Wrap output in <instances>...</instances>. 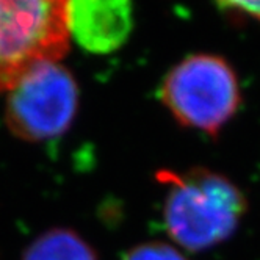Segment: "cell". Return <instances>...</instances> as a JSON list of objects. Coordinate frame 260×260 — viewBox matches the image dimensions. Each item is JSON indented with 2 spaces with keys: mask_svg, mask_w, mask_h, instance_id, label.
Wrapping results in <instances>:
<instances>
[{
  "mask_svg": "<svg viewBox=\"0 0 260 260\" xmlns=\"http://www.w3.org/2000/svg\"><path fill=\"white\" fill-rule=\"evenodd\" d=\"M22 260H96V254L74 231L52 229L33 241Z\"/></svg>",
  "mask_w": 260,
  "mask_h": 260,
  "instance_id": "6",
  "label": "cell"
},
{
  "mask_svg": "<svg viewBox=\"0 0 260 260\" xmlns=\"http://www.w3.org/2000/svg\"><path fill=\"white\" fill-rule=\"evenodd\" d=\"M69 0H0V91L69 49Z\"/></svg>",
  "mask_w": 260,
  "mask_h": 260,
  "instance_id": "2",
  "label": "cell"
},
{
  "mask_svg": "<svg viewBox=\"0 0 260 260\" xmlns=\"http://www.w3.org/2000/svg\"><path fill=\"white\" fill-rule=\"evenodd\" d=\"M79 88L72 74L58 61L31 68L10 91L5 122L24 141H46L60 137L76 118Z\"/></svg>",
  "mask_w": 260,
  "mask_h": 260,
  "instance_id": "4",
  "label": "cell"
},
{
  "mask_svg": "<svg viewBox=\"0 0 260 260\" xmlns=\"http://www.w3.org/2000/svg\"><path fill=\"white\" fill-rule=\"evenodd\" d=\"M124 260H187L176 248L161 241L138 245L130 251Z\"/></svg>",
  "mask_w": 260,
  "mask_h": 260,
  "instance_id": "7",
  "label": "cell"
},
{
  "mask_svg": "<svg viewBox=\"0 0 260 260\" xmlns=\"http://www.w3.org/2000/svg\"><path fill=\"white\" fill-rule=\"evenodd\" d=\"M160 98L182 125L216 135L235 115L240 88L222 58L191 55L166 76Z\"/></svg>",
  "mask_w": 260,
  "mask_h": 260,
  "instance_id": "3",
  "label": "cell"
},
{
  "mask_svg": "<svg viewBox=\"0 0 260 260\" xmlns=\"http://www.w3.org/2000/svg\"><path fill=\"white\" fill-rule=\"evenodd\" d=\"M219 4L240 10L260 21V0H219Z\"/></svg>",
  "mask_w": 260,
  "mask_h": 260,
  "instance_id": "8",
  "label": "cell"
},
{
  "mask_svg": "<svg viewBox=\"0 0 260 260\" xmlns=\"http://www.w3.org/2000/svg\"><path fill=\"white\" fill-rule=\"evenodd\" d=\"M166 190L165 224L170 237L190 251H202L224 241L246 210L241 190L228 177L210 170L187 173L160 171Z\"/></svg>",
  "mask_w": 260,
  "mask_h": 260,
  "instance_id": "1",
  "label": "cell"
},
{
  "mask_svg": "<svg viewBox=\"0 0 260 260\" xmlns=\"http://www.w3.org/2000/svg\"><path fill=\"white\" fill-rule=\"evenodd\" d=\"M132 28L130 0H69V31L86 50L118 49Z\"/></svg>",
  "mask_w": 260,
  "mask_h": 260,
  "instance_id": "5",
  "label": "cell"
}]
</instances>
